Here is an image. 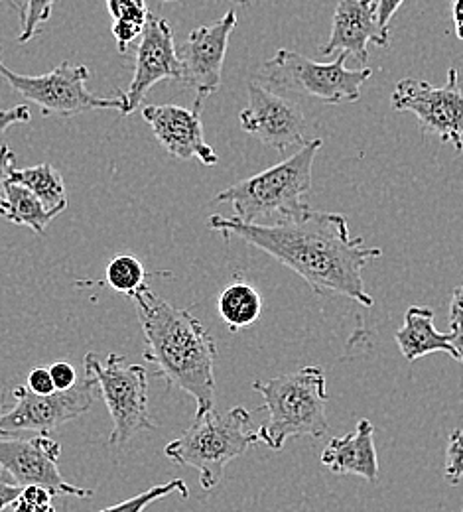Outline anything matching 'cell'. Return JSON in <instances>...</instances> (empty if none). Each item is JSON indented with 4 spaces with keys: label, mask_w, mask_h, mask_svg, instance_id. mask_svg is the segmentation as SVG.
<instances>
[{
    "label": "cell",
    "mask_w": 463,
    "mask_h": 512,
    "mask_svg": "<svg viewBox=\"0 0 463 512\" xmlns=\"http://www.w3.org/2000/svg\"><path fill=\"white\" fill-rule=\"evenodd\" d=\"M207 227L225 239L239 237L261 249L302 276L320 296L339 294L365 308L373 306V296L365 290L363 268L383 256V251L367 249L363 237H353L347 219L339 213L310 209L302 217L276 223H245L237 217L211 215Z\"/></svg>",
    "instance_id": "6da1fadb"
},
{
    "label": "cell",
    "mask_w": 463,
    "mask_h": 512,
    "mask_svg": "<svg viewBox=\"0 0 463 512\" xmlns=\"http://www.w3.org/2000/svg\"><path fill=\"white\" fill-rule=\"evenodd\" d=\"M133 302L146 341L144 359L170 388H180L196 400V418L211 412L217 345L207 327L188 310L170 306L146 284L134 292Z\"/></svg>",
    "instance_id": "7a4b0ae2"
},
{
    "label": "cell",
    "mask_w": 463,
    "mask_h": 512,
    "mask_svg": "<svg viewBox=\"0 0 463 512\" xmlns=\"http://www.w3.org/2000/svg\"><path fill=\"white\" fill-rule=\"evenodd\" d=\"M322 146L320 138L308 140L294 156L217 193L213 203H229L235 217L245 223H261V219L274 215L280 221L302 217L312 209L308 193L312 190L314 160Z\"/></svg>",
    "instance_id": "3957f363"
},
{
    "label": "cell",
    "mask_w": 463,
    "mask_h": 512,
    "mask_svg": "<svg viewBox=\"0 0 463 512\" xmlns=\"http://www.w3.org/2000/svg\"><path fill=\"white\" fill-rule=\"evenodd\" d=\"M253 388L265 400L261 410L268 412V420L257 434L268 448L278 451L292 438L320 440L328 434L326 406L330 396L320 367H304L296 373L255 381Z\"/></svg>",
    "instance_id": "277c9868"
},
{
    "label": "cell",
    "mask_w": 463,
    "mask_h": 512,
    "mask_svg": "<svg viewBox=\"0 0 463 512\" xmlns=\"http://www.w3.org/2000/svg\"><path fill=\"white\" fill-rule=\"evenodd\" d=\"M259 442V434L251 430L249 410L235 406L225 414L211 410L199 416L164 453L176 465L194 467L201 489L213 491L221 483L225 467Z\"/></svg>",
    "instance_id": "5b68a950"
},
{
    "label": "cell",
    "mask_w": 463,
    "mask_h": 512,
    "mask_svg": "<svg viewBox=\"0 0 463 512\" xmlns=\"http://www.w3.org/2000/svg\"><path fill=\"white\" fill-rule=\"evenodd\" d=\"M85 377L91 379L105 400L113 420L111 446H123L142 432H154L156 424L148 414V373L142 365L129 363L123 355H85Z\"/></svg>",
    "instance_id": "8992f818"
},
{
    "label": "cell",
    "mask_w": 463,
    "mask_h": 512,
    "mask_svg": "<svg viewBox=\"0 0 463 512\" xmlns=\"http://www.w3.org/2000/svg\"><path fill=\"white\" fill-rule=\"evenodd\" d=\"M349 54L341 52L331 64H318L298 52L278 50L266 60L259 77L268 87L302 93L326 105L357 103L361 99V85L373 75L369 67L347 69Z\"/></svg>",
    "instance_id": "52a82bcc"
},
{
    "label": "cell",
    "mask_w": 463,
    "mask_h": 512,
    "mask_svg": "<svg viewBox=\"0 0 463 512\" xmlns=\"http://www.w3.org/2000/svg\"><path fill=\"white\" fill-rule=\"evenodd\" d=\"M0 77L24 99L36 103L44 117H73L87 111L117 109L123 113L125 95L101 97L91 93L85 83L91 77L87 65L62 62L46 75H20L0 62Z\"/></svg>",
    "instance_id": "ba28073f"
},
{
    "label": "cell",
    "mask_w": 463,
    "mask_h": 512,
    "mask_svg": "<svg viewBox=\"0 0 463 512\" xmlns=\"http://www.w3.org/2000/svg\"><path fill=\"white\" fill-rule=\"evenodd\" d=\"M14 406H6L0 398V436L34 432L48 436L67 422L87 414L99 398V390L91 379L75 384L69 390L52 394H36L28 386L12 390Z\"/></svg>",
    "instance_id": "9c48e42d"
},
{
    "label": "cell",
    "mask_w": 463,
    "mask_h": 512,
    "mask_svg": "<svg viewBox=\"0 0 463 512\" xmlns=\"http://www.w3.org/2000/svg\"><path fill=\"white\" fill-rule=\"evenodd\" d=\"M391 105L398 113H412L424 134L438 136L463 152V91L458 69L448 71L444 87H434L422 79H400L391 95Z\"/></svg>",
    "instance_id": "30bf717a"
},
{
    "label": "cell",
    "mask_w": 463,
    "mask_h": 512,
    "mask_svg": "<svg viewBox=\"0 0 463 512\" xmlns=\"http://www.w3.org/2000/svg\"><path fill=\"white\" fill-rule=\"evenodd\" d=\"M60 455L62 446L44 434H38L36 438L0 436V469L10 473L20 487L38 485L52 495L79 499L93 497V489L75 487L62 477L58 467Z\"/></svg>",
    "instance_id": "8fae6325"
},
{
    "label": "cell",
    "mask_w": 463,
    "mask_h": 512,
    "mask_svg": "<svg viewBox=\"0 0 463 512\" xmlns=\"http://www.w3.org/2000/svg\"><path fill=\"white\" fill-rule=\"evenodd\" d=\"M249 103L239 115L241 128L265 146L286 152L292 146L306 144V117L300 107L259 81H249Z\"/></svg>",
    "instance_id": "7c38bea8"
},
{
    "label": "cell",
    "mask_w": 463,
    "mask_h": 512,
    "mask_svg": "<svg viewBox=\"0 0 463 512\" xmlns=\"http://www.w3.org/2000/svg\"><path fill=\"white\" fill-rule=\"evenodd\" d=\"M237 26V14L229 10L221 20L199 26L190 32L180 54L182 62V83L196 91L194 107L201 109V103L221 87L223 62L231 32Z\"/></svg>",
    "instance_id": "4fadbf2b"
},
{
    "label": "cell",
    "mask_w": 463,
    "mask_h": 512,
    "mask_svg": "<svg viewBox=\"0 0 463 512\" xmlns=\"http://www.w3.org/2000/svg\"><path fill=\"white\" fill-rule=\"evenodd\" d=\"M166 79L182 83V62L172 26L164 18L150 14L136 46L133 81L127 93H123L125 109L121 115H131L142 103L144 95L156 83Z\"/></svg>",
    "instance_id": "5bb4252c"
},
{
    "label": "cell",
    "mask_w": 463,
    "mask_h": 512,
    "mask_svg": "<svg viewBox=\"0 0 463 512\" xmlns=\"http://www.w3.org/2000/svg\"><path fill=\"white\" fill-rule=\"evenodd\" d=\"M142 119L150 125L160 146L178 160H199L203 166H215L217 154L203 138L199 107L180 105H146Z\"/></svg>",
    "instance_id": "9a60e30c"
},
{
    "label": "cell",
    "mask_w": 463,
    "mask_h": 512,
    "mask_svg": "<svg viewBox=\"0 0 463 512\" xmlns=\"http://www.w3.org/2000/svg\"><path fill=\"white\" fill-rule=\"evenodd\" d=\"M369 44L389 46V30L379 24L377 0H339L333 12L330 40L320 48V54L345 52L367 64Z\"/></svg>",
    "instance_id": "2e32d148"
},
{
    "label": "cell",
    "mask_w": 463,
    "mask_h": 512,
    "mask_svg": "<svg viewBox=\"0 0 463 512\" xmlns=\"http://www.w3.org/2000/svg\"><path fill=\"white\" fill-rule=\"evenodd\" d=\"M373 434L375 426L369 420H359L355 432L331 440L322 451V463L335 475H357L377 483L379 457Z\"/></svg>",
    "instance_id": "e0dca14e"
},
{
    "label": "cell",
    "mask_w": 463,
    "mask_h": 512,
    "mask_svg": "<svg viewBox=\"0 0 463 512\" xmlns=\"http://www.w3.org/2000/svg\"><path fill=\"white\" fill-rule=\"evenodd\" d=\"M398 349L406 361H418L432 353H450L458 361L450 333H442L434 325V312L426 306H412L404 314V325L395 335Z\"/></svg>",
    "instance_id": "ac0fdd59"
},
{
    "label": "cell",
    "mask_w": 463,
    "mask_h": 512,
    "mask_svg": "<svg viewBox=\"0 0 463 512\" xmlns=\"http://www.w3.org/2000/svg\"><path fill=\"white\" fill-rule=\"evenodd\" d=\"M217 312L231 331H239L259 321L263 312V298L249 282L235 280L219 294Z\"/></svg>",
    "instance_id": "d6986e66"
},
{
    "label": "cell",
    "mask_w": 463,
    "mask_h": 512,
    "mask_svg": "<svg viewBox=\"0 0 463 512\" xmlns=\"http://www.w3.org/2000/svg\"><path fill=\"white\" fill-rule=\"evenodd\" d=\"M0 217L14 225H24L38 235H44L46 227L50 225V221L54 217H58V213L46 209L44 203L26 186L10 180L6 184L4 207H2Z\"/></svg>",
    "instance_id": "ffe728a7"
},
{
    "label": "cell",
    "mask_w": 463,
    "mask_h": 512,
    "mask_svg": "<svg viewBox=\"0 0 463 512\" xmlns=\"http://www.w3.org/2000/svg\"><path fill=\"white\" fill-rule=\"evenodd\" d=\"M12 182L26 186L34 193L46 209L64 213L67 207V193L60 172L52 164H38L24 170H14L10 176Z\"/></svg>",
    "instance_id": "44dd1931"
},
{
    "label": "cell",
    "mask_w": 463,
    "mask_h": 512,
    "mask_svg": "<svg viewBox=\"0 0 463 512\" xmlns=\"http://www.w3.org/2000/svg\"><path fill=\"white\" fill-rule=\"evenodd\" d=\"M107 10L115 18L113 36L119 52L127 54L134 40L142 34L150 12L144 0H107Z\"/></svg>",
    "instance_id": "7402d4cb"
},
{
    "label": "cell",
    "mask_w": 463,
    "mask_h": 512,
    "mask_svg": "<svg viewBox=\"0 0 463 512\" xmlns=\"http://www.w3.org/2000/svg\"><path fill=\"white\" fill-rule=\"evenodd\" d=\"M105 284L115 292L133 298L134 292L146 284V270L140 260L131 255L113 258L105 270Z\"/></svg>",
    "instance_id": "603a6c76"
},
{
    "label": "cell",
    "mask_w": 463,
    "mask_h": 512,
    "mask_svg": "<svg viewBox=\"0 0 463 512\" xmlns=\"http://www.w3.org/2000/svg\"><path fill=\"white\" fill-rule=\"evenodd\" d=\"M172 493H180V497H184V499L190 497V489H188L186 481L184 479H174V481H170L166 485L150 487L148 491H144V493H140L136 497H131V499H127V501H123L119 505L107 507V509L99 512H144L150 505H154L156 501H160V499H164V497H168Z\"/></svg>",
    "instance_id": "cb8c5ba5"
},
{
    "label": "cell",
    "mask_w": 463,
    "mask_h": 512,
    "mask_svg": "<svg viewBox=\"0 0 463 512\" xmlns=\"http://www.w3.org/2000/svg\"><path fill=\"white\" fill-rule=\"evenodd\" d=\"M56 0H22L18 12H20V32L18 42L26 44L36 38L40 28L52 18Z\"/></svg>",
    "instance_id": "d4e9b609"
},
{
    "label": "cell",
    "mask_w": 463,
    "mask_h": 512,
    "mask_svg": "<svg viewBox=\"0 0 463 512\" xmlns=\"http://www.w3.org/2000/svg\"><path fill=\"white\" fill-rule=\"evenodd\" d=\"M52 493L44 487H22L20 495L12 503V512H56L52 507Z\"/></svg>",
    "instance_id": "484cf974"
},
{
    "label": "cell",
    "mask_w": 463,
    "mask_h": 512,
    "mask_svg": "<svg viewBox=\"0 0 463 512\" xmlns=\"http://www.w3.org/2000/svg\"><path fill=\"white\" fill-rule=\"evenodd\" d=\"M446 479L458 485L463 479V430H454L446 449Z\"/></svg>",
    "instance_id": "4316f807"
},
{
    "label": "cell",
    "mask_w": 463,
    "mask_h": 512,
    "mask_svg": "<svg viewBox=\"0 0 463 512\" xmlns=\"http://www.w3.org/2000/svg\"><path fill=\"white\" fill-rule=\"evenodd\" d=\"M14 160H16V154L4 142H0V215H2V207H4L6 184L10 182V176L16 170Z\"/></svg>",
    "instance_id": "83f0119b"
},
{
    "label": "cell",
    "mask_w": 463,
    "mask_h": 512,
    "mask_svg": "<svg viewBox=\"0 0 463 512\" xmlns=\"http://www.w3.org/2000/svg\"><path fill=\"white\" fill-rule=\"evenodd\" d=\"M50 375L56 384V390H69L77 384V375L75 369L67 361H56L50 367Z\"/></svg>",
    "instance_id": "f1b7e54d"
},
{
    "label": "cell",
    "mask_w": 463,
    "mask_h": 512,
    "mask_svg": "<svg viewBox=\"0 0 463 512\" xmlns=\"http://www.w3.org/2000/svg\"><path fill=\"white\" fill-rule=\"evenodd\" d=\"M28 388L36 394H52L56 392V384L50 375V369H34L28 375Z\"/></svg>",
    "instance_id": "f546056e"
},
{
    "label": "cell",
    "mask_w": 463,
    "mask_h": 512,
    "mask_svg": "<svg viewBox=\"0 0 463 512\" xmlns=\"http://www.w3.org/2000/svg\"><path fill=\"white\" fill-rule=\"evenodd\" d=\"M30 119H32V113L26 105L4 109V111H0V134L18 123H28Z\"/></svg>",
    "instance_id": "4dcf8cb0"
},
{
    "label": "cell",
    "mask_w": 463,
    "mask_h": 512,
    "mask_svg": "<svg viewBox=\"0 0 463 512\" xmlns=\"http://www.w3.org/2000/svg\"><path fill=\"white\" fill-rule=\"evenodd\" d=\"M20 491H22V487L18 483H10L4 475H0V512L12 507V503L20 495Z\"/></svg>",
    "instance_id": "1f68e13d"
},
{
    "label": "cell",
    "mask_w": 463,
    "mask_h": 512,
    "mask_svg": "<svg viewBox=\"0 0 463 512\" xmlns=\"http://www.w3.org/2000/svg\"><path fill=\"white\" fill-rule=\"evenodd\" d=\"M404 0H377V16H379V24L383 28L389 30V24L393 20V16L397 14L398 8L402 6Z\"/></svg>",
    "instance_id": "d6a6232c"
},
{
    "label": "cell",
    "mask_w": 463,
    "mask_h": 512,
    "mask_svg": "<svg viewBox=\"0 0 463 512\" xmlns=\"http://www.w3.org/2000/svg\"><path fill=\"white\" fill-rule=\"evenodd\" d=\"M450 320H452V325H463V284H460V286L452 292Z\"/></svg>",
    "instance_id": "836d02e7"
},
{
    "label": "cell",
    "mask_w": 463,
    "mask_h": 512,
    "mask_svg": "<svg viewBox=\"0 0 463 512\" xmlns=\"http://www.w3.org/2000/svg\"><path fill=\"white\" fill-rule=\"evenodd\" d=\"M450 339H452V345L458 353V361L463 365V325H452Z\"/></svg>",
    "instance_id": "e575fe53"
},
{
    "label": "cell",
    "mask_w": 463,
    "mask_h": 512,
    "mask_svg": "<svg viewBox=\"0 0 463 512\" xmlns=\"http://www.w3.org/2000/svg\"><path fill=\"white\" fill-rule=\"evenodd\" d=\"M452 14H454V26H456V34L458 38L463 40V0H454L452 6Z\"/></svg>",
    "instance_id": "d590c367"
},
{
    "label": "cell",
    "mask_w": 463,
    "mask_h": 512,
    "mask_svg": "<svg viewBox=\"0 0 463 512\" xmlns=\"http://www.w3.org/2000/svg\"><path fill=\"white\" fill-rule=\"evenodd\" d=\"M162 2H172V0H162ZM231 2H237V4H249L251 0H231Z\"/></svg>",
    "instance_id": "8d00e7d4"
},
{
    "label": "cell",
    "mask_w": 463,
    "mask_h": 512,
    "mask_svg": "<svg viewBox=\"0 0 463 512\" xmlns=\"http://www.w3.org/2000/svg\"><path fill=\"white\" fill-rule=\"evenodd\" d=\"M463 512V511H462Z\"/></svg>",
    "instance_id": "74e56055"
}]
</instances>
